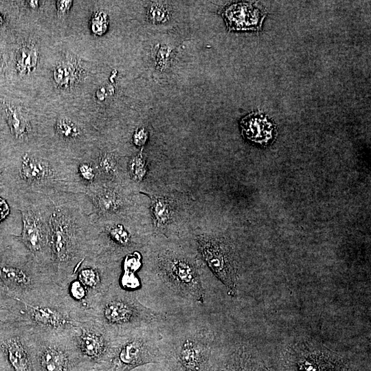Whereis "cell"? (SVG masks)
<instances>
[{"instance_id": "obj_16", "label": "cell", "mask_w": 371, "mask_h": 371, "mask_svg": "<svg viewBox=\"0 0 371 371\" xmlns=\"http://www.w3.org/2000/svg\"><path fill=\"white\" fill-rule=\"evenodd\" d=\"M221 14L229 31H259L267 12L258 4L238 2L225 7Z\"/></svg>"}, {"instance_id": "obj_32", "label": "cell", "mask_w": 371, "mask_h": 371, "mask_svg": "<svg viewBox=\"0 0 371 371\" xmlns=\"http://www.w3.org/2000/svg\"><path fill=\"white\" fill-rule=\"evenodd\" d=\"M72 5V1H57L56 3V7L58 15L64 16L70 10Z\"/></svg>"}, {"instance_id": "obj_20", "label": "cell", "mask_w": 371, "mask_h": 371, "mask_svg": "<svg viewBox=\"0 0 371 371\" xmlns=\"http://www.w3.org/2000/svg\"><path fill=\"white\" fill-rule=\"evenodd\" d=\"M91 156L96 164L100 181L115 183L122 171L117 154L111 150H104Z\"/></svg>"}, {"instance_id": "obj_15", "label": "cell", "mask_w": 371, "mask_h": 371, "mask_svg": "<svg viewBox=\"0 0 371 371\" xmlns=\"http://www.w3.org/2000/svg\"><path fill=\"white\" fill-rule=\"evenodd\" d=\"M116 185L100 182L86 190L85 195L91 204V213L95 217L120 216L127 210L128 199L122 189Z\"/></svg>"}, {"instance_id": "obj_1", "label": "cell", "mask_w": 371, "mask_h": 371, "mask_svg": "<svg viewBox=\"0 0 371 371\" xmlns=\"http://www.w3.org/2000/svg\"><path fill=\"white\" fill-rule=\"evenodd\" d=\"M34 192L84 194L76 175V159L52 151L14 147L0 172V196L8 203Z\"/></svg>"}, {"instance_id": "obj_4", "label": "cell", "mask_w": 371, "mask_h": 371, "mask_svg": "<svg viewBox=\"0 0 371 371\" xmlns=\"http://www.w3.org/2000/svg\"><path fill=\"white\" fill-rule=\"evenodd\" d=\"M56 283L16 237L0 252V300L32 303Z\"/></svg>"}, {"instance_id": "obj_14", "label": "cell", "mask_w": 371, "mask_h": 371, "mask_svg": "<svg viewBox=\"0 0 371 371\" xmlns=\"http://www.w3.org/2000/svg\"><path fill=\"white\" fill-rule=\"evenodd\" d=\"M73 336L82 362L101 366L108 359L114 336L98 322L90 317L81 322Z\"/></svg>"}, {"instance_id": "obj_19", "label": "cell", "mask_w": 371, "mask_h": 371, "mask_svg": "<svg viewBox=\"0 0 371 371\" xmlns=\"http://www.w3.org/2000/svg\"><path fill=\"white\" fill-rule=\"evenodd\" d=\"M83 68L74 57H67L58 62L53 69V80L60 89H67L74 86L80 79Z\"/></svg>"}, {"instance_id": "obj_30", "label": "cell", "mask_w": 371, "mask_h": 371, "mask_svg": "<svg viewBox=\"0 0 371 371\" xmlns=\"http://www.w3.org/2000/svg\"><path fill=\"white\" fill-rule=\"evenodd\" d=\"M12 209L8 201L0 196V223L5 221L12 215Z\"/></svg>"}, {"instance_id": "obj_36", "label": "cell", "mask_w": 371, "mask_h": 371, "mask_svg": "<svg viewBox=\"0 0 371 371\" xmlns=\"http://www.w3.org/2000/svg\"><path fill=\"white\" fill-rule=\"evenodd\" d=\"M4 23V18L2 14L0 12V26L2 25Z\"/></svg>"}, {"instance_id": "obj_31", "label": "cell", "mask_w": 371, "mask_h": 371, "mask_svg": "<svg viewBox=\"0 0 371 371\" xmlns=\"http://www.w3.org/2000/svg\"><path fill=\"white\" fill-rule=\"evenodd\" d=\"M148 139L146 130L143 128L137 129L133 136V142L137 146H143Z\"/></svg>"}, {"instance_id": "obj_28", "label": "cell", "mask_w": 371, "mask_h": 371, "mask_svg": "<svg viewBox=\"0 0 371 371\" xmlns=\"http://www.w3.org/2000/svg\"><path fill=\"white\" fill-rule=\"evenodd\" d=\"M108 26L109 18L106 13L98 11L93 14L91 19L90 27L94 34L103 35L107 31Z\"/></svg>"}, {"instance_id": "obj_23", "label": "cell", "mask_w": 371, "mask_h": 371, "mask_svg": "<svg viewBox=\"0 0 371 371\" xmlns=\"http://www.w3.org/2000/svg\"><path fill=\"white\" fill-rule=\"evenodd\" d=\"M151 210L157 226L164 227L169 223L172 209L168 200L161 197L154 198L152 201Z\"/></svg>"}, {"instance_id": "obj_33", "label": "cell", "mask_w": 371, "mask_h": 371, "mask_svg": "<svg viewBox=\"0 0 371 371\" xmlns=\"http://www.w3.org/2000/svg\"><path fill=\"white\" fill-rule=\"evenodd\" d=\"M76 371H102L99 366L87 362H82Z\"/></svg>"}, {"instance_id": "obj_10", "label": "cell", "mask_w": 371, "mask_h": 371, "mask_svg": "<svg viewBox=\"0 0 371 371\" xmlns=\"http://www.w3.org/2000/svg\"><path fill=\"white\" fill-rule=\"evenodd\" d=\"M75 328L62 332L31 330L34 371L77 370L82 361L74 339Z\"/></svg>"}, {"instance_id": "obj_2", "label": "cell", "mask_w": 371, "mask_h": 371, "mask_svg": "<svg viewBox=\"0 0 371 371\" xmlns=\"http://www.w3.org/2000/svg\"><path fill=\"white\" fill-rule=\"evenodd\" d=\"M49 197L54 205L51 243L55 282L63 287L92 252L97 229L87 211L86 195L58 193Z\"/></svg>"}, {"instance_id": "obj_25", "label": "cell", "mask_w": 371, "mask_h": 371, "mask_svg": "<svg viewBox=\"0 0 371 371\" xmlns=\"http://www.w3.org/2000/svg\"><path fill=\"white\" fill-rule=\"evenodd\" d=\"M128 177L134 181H139L143 179L146 172L145 160L142 153L132 157L127 165Z\"/></svg>"}, {"instance_id": "obj_24", "label": "cell", "mask_w": 371, "mask_h": 371, "mask_svg": "<svg viewBox=\"0 0 371 371\" xmlns=\"http://www.w3.org/2000/svg\"><path fill=\"white\" fill-rule=\"evenodd\" d=\"M14 148V143L8 125L0 120V170Z\"/></svg>"}, {"instance_id": "obj_21", "label": "cell", "mask_w": 371, "mask_h": 371, "mask_svg": "<svg viewBox=\"0 0 371 371\" xmlns=\"http://www.w3.org/2000/svg\"><path fill=\"white\" fill-rule=\"evenodd\" d=\"M39 52L36 45L30 43L22 44L15 54V68L19 76L30 75L36 69Z\"/></svg>"}, {"instance_id": "obj_22", "label": "cell", "mask_w": 371, "mask_h": 371, "mask_svg": "<svg viewBox=\"0 0 371 371\" xmlns=\"http://www.w3.org/2000/svg\"><path fill=\"white\" fill-rule=\"evenodd\" d=\"M76 175L84 194L89 188L101 182L95 161L91 155L87 153L76 159Z\"/></svg>"}, {"instance_id": "obj_38", "label": "cell", "mask_w": 371, "mask_h": 371, "mask_svg": "<svg viewBox=\"0 0 371 371\" xmlns=\"http://www.w3.org/2000/svg\"><path fill=\"white\" fill-rule=\"evenodd\" d=\"M0 172H1V170H0Z\"/></svg>"}, {"instance_id": "obj_11", "label": "cell", "mask_w": 371, "mask_h": 371, "mask_svg": "<svg viewBox=\"0 0 371 371\" xmlns=\"http://www.w3.org/2000/svg\"><path fill=\"white\" fill-rule=\"evenodd\" d=\"M120 276L117 262L89 254L82 261L71 278L76 279L87 290L91 308L93 302L104 294L111 284L118 282Z\"/></svg>"}, {"instance_id": "obj_12", "label": "cell", "mask_w": 371, "mask_h": 371, "mask_svg": "<svg viewBox=\"0 0 371 371\" xmlns=\"http://www.w3.org/2000/svg\"><path fill=\"white\" fill-rule=\"evenodd\" d=\"M197 244L202 258L225 286L229 295H236L237 269L230 247L224 240L207 236H199Z\"/></svg>"}, {"instance_id": "obj_8", "label": "cell", "mask_w": 371, "mask_h": 371, "mask_svg": "<svg viewBox=\"0 0 371 371\" xmlns=\"http://www.w3.org/2000/svg\"><path fill=\"white\" fill-rule=\"evenodd\" d=\"M159 326L134 330L114 336L108 359L102 371H132L148 363H162Z\"/></svg>"}, {"instance_id": "obj_34", "label": "cell", "mask_w": 371, "mask_h": 371, "mask_svg": "<svg viewBox=\"0 0 371 371\" xmlns=\"http://www.w3.org/2000/svg\"><path fill=\"white\" fill-rule=\"evenodd\" d=\"M0 371H12L0 349Z\"/></svg>"}, {"instance_id": "obj_18", "label": "cell", "mask_w": 371, "mask_h": 371, "mask_svg": "<svg viewBox=\"0 0 371 371\" xmlns=\"http://www.w3.org/2000/svg\"><path fill=\"white\" fill-rule=\"evenodd\" d=\"M243 135L261 146L270 144L276 138L275 124L265 114L254 112L244 117L240 122Z\"/></svg>"}, {"instance_id": "obj_13", "label": "cell", "mask_w": 371, "mask_h": 371, "mask_svg": "<svg viewBox=\"0 0 371 371\" xmlns=\"http://www.w3.org/2000/svg\"><path fill=\"white\" fill-rule=\"evenodd\" d=\"M0 349L12 371H34L32 330L27 326L3 322Z\"/></svg>"}, {"instance_id": "obj_35", "label": "cell", "mask_w": 371, "mask_h": 371, "mask_svg": "<svg viewBox=\"0 0 371 371\" xmlns=\"http://www.w3.org/2000/svg\"><path fill=\"white\" fill-rule=\"evenodd\" d=\"M28 5L33 9H36L39 6V1H27Z\"/></svg>"}, {"instance_id": "obj_37", "label": "cell", "mask_w": 371, "mask_h": 371, "mask_svg": "<svg viewBox=\"0 0 371 371\" xmlns=\"http://www.w3.org/2000/svg\"><path fill=\"white\" fill-rule=\"evenodd\" d=\"M3 324V322L0 320V330Z\"/></svg>"}, {"instance_id": "obj_17", "label": "cell", "mask_w": 371, "mask_h": 371, "mask_svg": "<svg viewBox=\"0 0 371 371\" xmlns=\"http://www.w3.org/2000/svg\"><path fill=\"white\" fill-rule=\"evenodd\" d=\"M4 120L14 143V147H30L35 135V129L28 113L22 108L6 102L3 105Z\"/></svg>"}, {"instance_id": "obj_3", "label": "cell", "mask_w": 371, "mask_h": 371, "mask_svg": "<svg viewBox=\"0 0 371 371\" xmlns=\"http://www.w3.org/2000/svg\"><path fill=\"white\" fill-rule=\"evenodd\" d=\"M88 314L56 284L39 301L27 304L0 300V320L19 323L32 330L62 332L73 330L89 319Z\"/></svg>"}, {"instance_id": "obj_6", "label": "cell", "mask_w": 371, "mask_h": 371, "mask_svg": "<svg viewBox=\"0 0 371 371\" xmlns=\"http://www.w3.org/2000/svg\"><path fill=\"white\" fill-rule=\"evenodd\" d=\"M164 322L159 326V344L168 371H211V335L203 324L188 321L169 330Z\"/></svg>"}, {"instance_id": "obj_5", "label": "cell", "mask_w": 371, "mask_h": 371, "mask_svg": "<svg viewBox=\"0 0 371 371\" xmlns=\"http://www.w3.org/2000/svg\"><path fill=\"white\" fill-rule=\"evenodd\" d=\"M113 336L140 328L159 327L166 319L165 315L144 306L137 291L122 288L118 282L111 285L87 312Z\"/></svg>"}, {"instance_id": "obj_26", "label": "cell", "mask_w": 371, "mask_h": 371, "mask_svg": "<svg viewBox=\"0 0 371 371\" xmlns=\"http://www.w3.org/2000/svg\"><path fill=\"white\" fill-rule=\"evenodd\" d=\"M249 361L243 350L230 356L227 364L222 371H251Z\"/></svg>"}, {"instance_id": "obj_27", "label": "cell", "mask_w": 371, "mask_h": 371, "mask_svg": "<svg viewBox=\"0 0 371 371\" xmlns=\"http://www.w3.org/2000/svg\"><path fill=\"white\" fill-rule=\"evenodd\" d=\"M14 218L12 214L5 221L0 223V252L11 242L13 235H19L14 227Z\"/></svg>"}, {"instance_id": "obj_7", "label": "cell", "mask_w": 371, "mask_h": 371, "mask_svg": "<svg viewBox=\"0 0 371 371\" xmlns=\"http://www.w3.org/2000/svg\"><path fill=\"white\" fill-rule=\"evenodd\" d=\"M8 203L12 209L20 212L21 229L16 237L50 273L55 282L51 243L53 201L45 194L30 192L17 196Z\"/></svg>"}, {"instance_id": "obj_29", "label": "cell", "mask_w": 371, "mask_h": 371, "mask_svg": "<svg viewBox=\"0 0 371 371\" xmlns=\"http://www.w3.org/2000/svg\"><path fill=\"white\" fill-rule=\"evenodd\" d=\"M148 18L154 23H164L169 18L168 10L164 4L153 3L149 7Z\"/></svg>"}, {"instance_id": "obj_9", "label": "cell", "mask_w": 371, "mask_h": 371, "mask_svg": "<svg viewBox=\"0 0 371 371\" xmlns=\"http://www.w3.org/2000/svg\"><path fill=\"white\" fill-rule=\"evenodd\" d=\"M157 274L161 285L175 296L186 302L203 304L204 289L195 262L172 251L159 254Z\"/></svg>"}]
</instances>
